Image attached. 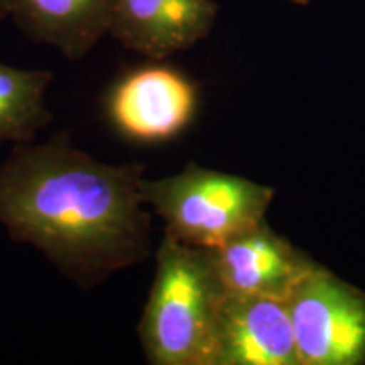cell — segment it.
Returning a JSON list of instances; mask_svg holds the SVG:
<instances>
[{"mask_svg":"<svg viewBox=\"0 0 365 365\" xmlns=\"http://www.w3.org/2000/svg\"><path fill=\"white\" fill-rule=\"evenodd\" d=\"M144 164H108L68 132L12 145L0 163V225L90 291L150 254V213L139 193Z\"/></svg>","mask_w":365,"mask_h":365,"instance_id":"1","label":"cell"},{"mask_svg":"<svg viewBox=\"0 0 365 365\" xmlns=\"http://www.w3.org/2000/svg\"><path fill=\"white\" fill-rule=\"evenodd\" d=\"M227 291L212 250L164 234L140 317V346L150 365H217Z\"/></svg>","mask_w":365,"mask_h":365,"instance_id":"2","label":"cell"},{"mask_svg":"<svg viewBox=\"0 0 365 365\" xmlns=\"http://www.w3.org/2000/svg\"><path fill=\"white\" fill-rule=\"evenodd\" d=\"M140 200L166 223L164 234L186 245L215 249L266 220L274 190L249 178L190 163L173 176L139 182Z\"/></svg>","mask_w":365,"mask_h":365,"instance_id":"3","label":"cell"},{"mask_svg":"<svg viewBox=\"0 0 365 365\" xmlns=\"http://www.w3.org/2000/svg\"><path fill=\"white\" fill-rule=\"evenodd\" d=\"M301 365H365V291L322 264L286 299Z\"/></svg>","mask_w":365,"mask_h":365,"instance_id":"4","label":"cell"},{"mask_svg":"<svg viewBox=\"0 0 365 365\" xmlns=\"http://www.w3.org/2000/svg\"><path fill=\"white\" fill-rule=\"evenodd\" d=\"M196 88L182 73L149 65L127 73L113 86L107 113L115 129L139 143H164L193 120Z\"/></svg>","mask_w":365,"mask_h":365,"instance_id":"5","label":"cell"},{"mask_svg":"<svg viewBox=\"0 0 365 365\" xmlns=\"http://www.w3.org/2000/svg\"><path fill=\"white\" fill-rule=\"evenodd\" d=\"M212 250L213 264L228 294L286 301L317 262L274 232L266 220L245 228Z\"/></svg>","mask_w":365,"mask_h":365,"instance_id":"6","label":"cell"},{"mask_svg":"<svg viewBox=\"0 0 365 365\" xmlns=\"http://www.w3.org/2000/svg\"><path fill=\"white\" fill-rule=\"evenodd\" d=\"M217 14L213 0H115L108 34L130 51L161 61L207 38Z\"/></svg>","mask_w":365,"mask_h":365,"instance_id":"7","label":"cell"},{"mask_svg":"<svg viewBox=\"0 0 365 365\" xmlns=\"http://www.w3.org/2000/svg\"><path fill=\"white\" fill-rule=\"evenodd\" d=\"M217 365H301L286 301L227 293Z\"/></svg>","mask_w":365,"mask_h":365,"instance_id":"8","label":"cell"},{"mask_svg":"<svg viewBox=\"0 0 365 365\" xmlns=\"http://www.w3.org/2000/svg\"><path fill=\"white\" fill-rule=\"evenodd\" d=\"M22 34L78 61L110 33L115 0H7Z\"/></svg>","mask_w":365,"mask_h":365,"instance_id":"9","label":"cell"},{"mask_svg":"<svg viewBox=\"0 0 365 365\" xmlns=\"http://www.w3.org/2000/svg\"><path fill=\"white\" fill-rule=\"evenodd\" d=\"M49 70H22L0 63V144L34 143L54 120L46 105L53 83Z\"/></svg>","mask_w":365,"mask_h":365,"instance_id":"10","label":"cell"},{"mask_svg":"<svg viewBox=\"0 0 365 365\" xmlns=\"http://www.w3.org/2000/svg\"><path fill=\"white\" fill-rule=\"evenodd\" d=\"M9 17V2L7 0H0V21Z\"/></svg>","mask_w":365,"mask_h":365,"instance_id":"11","label":"cell"},{"mask_svg":"<svg viewBox=\"0 0 365 365\" xmlns=\"http://www.w3.org/2000/svg\"><path fill=\"white\" fill-rule=\"evenodd\" d=\"M293 2H296V4H307V2H309V0H293Z\"/></svg>","mask_w":365,"mask_h":365,"instance_id":"12","label":"cell"}]
</instances>
